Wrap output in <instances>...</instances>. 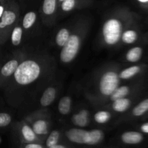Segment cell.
<instances>
[{
  "label": "cell",
  "instance_id": "cell-6",
  "mask_svg": "<svg viewBox=\"0 0 148 148\" xmlns=\"http://www.w3.org/2000/svg\"><path fill=\"white\" fill-rule=\"evenodd\" d=\"M81 46V37L79 34L70 35L66 44L62 47L60 52V60L62 63L72 62L77 56Z\"/></svg>",
  "mask_w": 148,
  "mask_h": 148
},
{
  "label": "cell",
  "instance_id": "cell-8",
  "mask_svg": "<svg viewBox=\"0 0 148 148\" xmlns=\"http://www.w3.org/2000/svg\"><path fill=\"white\" fill-rule=\"evenodd\" d=\"M145 140V136L141 132L126 131L120 135L119 141L123 145L132 147L138 146L143 144Z\"/></svg>",
  "mask_w": 148,
  "mask_h": 148
},
{
  "label": "cell",
  "instance_id": "cell-4",
  "mask_svg": "<svg viewBox=\"0 0 148 148\" xmlns=\"http://www.w3.org/2000/svg\"><path fill=\"white\" fill-rule=\"evenodd\" d=\"M18 6L13 0L7 1L4 12L0 19V42L5 40L10 27L14 24L18 17Z\"/></svg>",
  "mask_w": 148,
  "mask_h": 148
},
{
  "label": "cell",
  "instance_id": "cell-15",
  "mask_svg": "<svg viewBox=\"0 0 148 148\" xmlns=\"http://www.w3.org/2000/svg\"><path fill=\"white\" fill-rule=\"evenodd\" d=\"M59 5L58 0H43L42 12L46 16H51L54 14Z\"/></svg>",
  "mask_w": 148,
  "mask_h": 148
},
{
  "label": "cell",
  "instance_id": "cell-33",
  "mask_svg": "<svg viewBox=\"0 0 148 148\" xmlns=\"http://www.w3.org/2000/svg\"><path fill=\"white\" fill-rule=\"evenodd\" d=\"M63 1H64V0H58V3H59V4L61 2H62Z\"/></svg>",
  "mask_w": 148,
  "mask_h": 148
},
{
  "label": "cell",
  "instance_id": "cell-25",
  "mask_svg": "<svg viewBox=\"0 0 148 148\" xmlns=\"http://www.w3.org/2000/svg\"><path fill=\"white\" fill-rule=\"evenodd\" d=\"M148 111V98L143 100L132 110V114L134 116H141Z\"/></svg>",
  "mask_w": 148,
  "mask_h": 148
},
{
  "label": "cell",
  "instance_id": "cell-14",
  "mask_svg": "<svg viewBox=\"0 0 148 148\" xmlns=\"http://www.w3.org/2000/svg\"><path fill=\"white\" fill-rule=\"evenodd\" d=\"M131 103V100L125 97V98H119V99L113 101L111 107H112V109L116 112L123 113L130 108Z\"/></svg>",
  "mask_w": 148,
  "mask_h": 148
},
{
  "label": "cell",
  "instance_id": "cell-19",
  "mask_svg": "<svg viewBox=\"0 0 148 148\" xmlns=\"http://www.w3.org/2000/svg\"><path fill=\"white\" fill-rule=\"evenodd\" d=\"M143 52V50L141 47L135 46V47L132 48L126 53V59L129 62H132V63L138 62L141 59Z\"/></svg>",
  "mask_w": 148,
  "mask_h": 148
},
{
  "label": "cell",
  "instance_id": "cell-30",
  "mask_svg": "<svg viewBox=\"0 0 148 148\" xmlns=\"http://www.w3.org/2000/svg\"><path fill=\"white\" fill-rule=\"evenodd\" d=\"M48 148H73V147H72L70 145L68 144V143L64 142V143H59V144L56 145H53L52 146V147H48Z\"/></svg>",
  "mask_w": 148,
  "mask_h": 148
},
{
  "label": "cell",
  "instance_id": "cell-26",
  "mask_svg": "<svg viewBox=\"0 0 148 148\" xmlns=\"http://www.w3.org/2000/svg\"><path fill=\"white\" fill-rule=\"evenodd\" d=\"M79 2V0H64L59 4V5L62 11L64 12H68L73 10Z\"/></svg>",
  "mask_w": 148,
  "mask_h": 148
},
{
  "label": "cell",
  "instance_id": "cell-22",
  "mask_svg": "<svg viewBox=\"0 0 148 148\" xmlns=\"http://www.w3.org/2000/svg\"><path fill=\"white\" fill-rule=\"evenodd\" d=\"M37 19V14L34 11L27 12L23 19V28L28 30L33 26Z\"/></svg>",
  "mask_w": 148,
  "mask_h": 148
},
{
  "label": "cell",
  "instance_id": "cell-21",
  "mask_svg": "<svg viewBox=\"0 0 148 148\" xmlns=\"http://www.w3.org/2000/svg\"><path fill=\"white\" fill-rule=\"evenodd\" d=\"M130 92V88L129 86H127V85L119 86L109 96L110 100L111 101H114L117 99H119V98H125L129 95Z\"/></svg>",
  "mask_w": 148,
  "mask_h": 148
},
{
  "label": "cell",
  "instance_id": "cell-16",
  "mask_svg": "<svg viewBox=\"0 0 148 148\" xmlns=\"http://www.w3.org/2000/svg\"><path fill=\"white\" fill-rule=\"evenodd\" d=\"M72 98L68 95L62 97L58 104V111L62 115H67L69 114L72 107Z\"/></svg>",
  "mask_w": 148,
  "mask_h": 148
},
{
  "label": "cell",
  "instance_id": "cell-34",
  "mask_svg": "<svg viewBox=\"0 0 148 148\" xmlns=\"http://www.w3.org/2000/svg\"><path fill=\"white\" fill-rule=\"evenodd\" d=\"M1 143H2V139H1V136H0V145L1 144Z\"/></svg>",
  "mask_w": 148,
  "mask_h": 148
},
{
  "label": "cell",
  "instance_id": "cell-11",
  "mask_svg": "<svg viewBox=\"0 0 148 148\" xmlns=\"http://www.w3.org/2000/svg\"><path fill=\"white\" fill-rule=\"evenodd\" d=\"M90 112L87 109H82L74 114L71 118L72 123L78 128H85L90 123Z\"/></svg>",
  "mask_w": 148,
  "mask_h": 148
},
{
  "label": "cell",
  "instance_id": "cell-28",
  "mask_svg": "<svg viewBox=\"0 0 148 148\" xmlns=\"http://www.w3.org/2000/svg\"><path fill=\"white\" fill-rule=\"evenodd\" d=\"M19 148H46L43 143H28L20 144Z\"/></svg>",
  "mask_w": 148,
  "mask_h": 148
},
{
  "label": "cell",
  "instance_id": "cell-10",
  "mask_svg": "<svg viewBox=\"0 0 148 148\" xmlns=\"http://www.w3.org/2000/svg\"><path fill=\"white\" fill-rule=\"evenodd\" d=\"M31 127L36 135L43 142L50 132L49 122L47 120L43 119H39L33 121Z\"/></svg>",
  "mask_w": 148,
  "mask_h": 148
},
{
  "label": "cell",
  "instance_id": "cell-9",
  "mask_svg": "<svg viewBox=\"0 0 148 148\" xmlns=\"http://www.w3.org/2000/svg\"><path fill=\"white\" fill-rule=\"evenodd\" d=\"M19 64L18 59H12L0 68V85H4L10 77L13 76Z\"/></svg>",
  "mask_w": 148,
  "mask_h": 148
},
{
  "label": "cell",
  "instance_id": "cell-23",
  "mask_svg": "<svg viewBox=\"0 0 148 148\" xmlns=\"http://www.w3.org/2000/svg\"><path fill=\"white\" fill-rule=\"evenodd\" d=\"M23 27L19 25L14 27L11 33V42L13 46H17L20 44L23 38Z\"/></svg>",
  "mask_w": 148,
  "mask_h": 148
},
{
  "label": "cell",
  "instance_id": "cell-27",
  "mask_svg": "<svg viewBox=\"0 0 148 148\" xmlns=\"http://www.w3.org/2000/svg\"><path fill=\"white\" fill-rule=\"evenodd\" d=\"M12 121L11 115L8 113L0 112V128L7 127L11 124Z\"/></svg>",
  "mask_w": 148,
  "mask_h": 148
},
{
  "label": "cell",
  "instance_id": "cell-32",
  "mask_svg": "<svg viewBox=\"0 0 148 148\" xmlns=\"http://www.w3.org/2000/svg\"><path fill=\"white\" fill-rule=\"evenodd\" d=\"M137 1H140V2H142V3L148 2V0H137Z\"/></svg>",
  "mask_w": 148,
  "mask_h": 148
},
{
  "label": "cell",
  "instance_id": "cell-18",
  "mask_svg": "<svg viewBox=\"0 0 148 148\" xmlns=\"http://www.w3.org/2000/svg\"><path fill=\"white\" fill-rule=\"evenodd\" d=\"M70 35L71 33L69 29L66 28V27L61 28L58 31L56 38H55V42H56V45L61 48L63 47L67 42Z\"/></svg>",
  "mask_w": 148,
  "mask_h": 148
},
{
  "label": "cell",
  "instance_id": "cell-20",
  "mask_svg": "<svg viewBox=\"0 0 148 148\" xmlns=\"http://www.w3.org/2000/svg\"><path fill=\"white\" fill-rule=\"evenodd\" d=\"M138 38V33L136 30L132 29H127L123 31L121 40L125 44H132L137 41Z\"/></svg>",
  "mask_w": 148,
  "mask_h": 148
},
{
  "label": "cell",
  "instance_id": "cell-24",
  "mask_svg": "<svg viewBox=\"0 0 148 148\" xmlns=\"http://www.w3.org/2000/svg\"><path fill=\"white\" fill-rule=\"evenodd\" d=\"M94 121L99 124H105L111 119V114L108 111H97L94 114Z\"/></svg>",
  "mask_w": 148,
  "mask_h": 148
},
{
  "label": "cell",
  "instance_id": "cell-5",
  "mask_svg": "<svg viewBox=\"0 0 148 148\" xmlns=\"http://www.w3.org/2000/svg\"><path fill=\"white\" fill-rule=\"evenodd\" d=\"M119 73L114 70H107L102 74L98 82V90L101 95L109 97L119 86Z\"/></svg>",
  "mask_w": 148,
  "mask_h": 148
},
{
  "label": "cell",
  "instance_id": "cell-12",
  "mask_svg": "<svg viewBox=\"0 0 148 148\" xmlns=\"http://www.w3.org/2000/svg\"><path fill=\"white\" fill-rule=\"evenodd\" d=\"M62 133L58 130H53L49 132L48 135L43 140V145L46 148L52 147L53 145L64 143L62 142Z\"/></svg>",
  "mask_w": 148,
  "mask_h": 148
},
{
  "label": "cell",
  "instance_id": "cell-2",
  "mask_svg": "<svg viewBox=\"0 0 148 148\" xmlns=\"http://www.w3.org/2000/svg\"><path fill=\"white\" fill-rule=\"evenodd\" d=\"M41 66L33 59H27L17 66L13 75L14 82L20 85H28L40 77Z\"/></svg>",
  "mask_w": 148,
  "mask_h": 148
},
{
  "label": "cell",
  "instance_id": "cell-1",
  "mask_svg": "<svg viewBox=\"0 0 148 148\" xmlns=\"http://www.w3.org/2000/svg\"><path fill=\"white\" fill-rule=\"evenodd\" d=\"M66 143L73 146L85 147H97L105 140V132L100 129L87 130L83 128L73 127L64 132Z\"/></svg>",
  "mask_w": 148,
  "mask_h": 148
},
{
  "label": "cell",
  "instance_id": "cell-35",
  "mask_svg": "<svg viewBox=\"0 0 148 148\" xmlns=\"http://www.w3.org/2000/svg\"><path fill=\"white\" fill-rule=\"evenodd\" d=\"M88 1V0H79V1Z\"/></svg>",
  "mask_w": 148,
  "mask_h": 148
},
{
  "label": "cell",
  "instance_id": "cell-7",
  "mask_svg": "<svg viewBox=\"0 0 148 148\" xmlns=\"http://www.w3.org/2000/svg\"><path fill=\"white\" fill-rule=\"evenodd\" d=\"M17 134L20 140V145L28 143H43L33 131L31 125L24 123L18 127Z\"/></svg>",
  "mask_w": 148,
  "mask_h": 148
},
{
  "label": "cell",
  "instance_id": "cell-17",
  "mask_svg": "<svg viewBox=\"0 0 148 148\" xmlns=\"http://www.w3.org/2000/svg\"><path fill=\"white\" fill-rule=\"evenodd\" d=\"M141 71V67L140 66H132L123 69L119 73V77L120 79H129L132 78Z\"/></svg>",
  "mask_w": 148,
  "mask_h": 148
},
{
  "label": "cell",
  "instance_id": "cell-13",
  "mask_svg": "<svg viewBox=\"0 0 148 148\" xmlns=\"http://www.w3.org/2000/svg\"><path fill=\"white\" fill-rule=\"evenodd\" d=\"M56 96V89L53 87H49L43 92L40 99V104L43 107H47L53 103Z\"/></svg>",
  "mask_w": 148,
  "mask_h": 148
},
{
  "label": "cell",
  "instance_id": "cell-31",
  "mask_svg": "<svg viewBox=\"0 0 148 148\" xmlns=\"http://www.w3.org/2000/svg\"><path fill=\"white\" fill-rule=\"evenodd\" d=\"M140 132L143 134H148V122L144 123V124H142L140 127Z\"/></svg>",
  "mask_w": 148,
  "mask_h": 148
},
{
  "label": "cell",
  "instance_id": "cell-29",
  "mask_svg": "<svg viewBox=\"0 0 148 148\" xmlns=\"http://www.w3.org/2000/svg\"><path fill=\"white\" fill-rule=\"evenodd\" d=\"M7 1L8 0H0V19H1V16L3 15L5 10L6 7H7Z\"/></svg>",
  "mask_w": 148,
  "mask_h": 148
},
{
  "label": "cell",
  "instance_id": "cell-3",
  "mask_svg": "<svg viewBox=\"0 0 148 148\" xmlns=\"http://www.w3.org/2000/svg\"><path fill=\"white\" fill-rule=\"evenodd\" d=\"M123 23L117 15L108 17L102 26L101 36L103 42L108 46H114L121 40L123 33Z\"/></svg>",
  "mask_w": 148,
  "mask_h": 148
}]
</instances>
